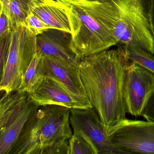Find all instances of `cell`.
<instances>
[{"label":"cell","instance_id":"obj_1","mask_svg":"<svg viewBox=\"0 0 154 154\" xmlns=\"http://www.w3.org/2000/svg\"><path fill=\"white\" fill-rule=\"evenodd\" d=\"M130 61L118 49L106 50L84 57L79 66L86 94L106 131L126 118L123 83Z\"/></svg>","mask_w":154,"mask_h":154},{"label":"cell","instance_id":"obj_17","mask_svg":"<svg viewBox=\"0 0 154 154\" xmlns=\"http://www.w3.org/2000/svg\"><path fill=\"white\" fill-rule=\"evenodd\" d=\"M131 61H134L146 68L154 74L153 54L145 51L142 49L134 47L118 48Z\"/></svg>","mask_w":154,"mask_h":154},{"label":"cell","instance_id":"obj_4","mask_svg":"<svg viewBox=\"0 0 154 154\" xmlns=\"http://www.w3.org/2000/svg\"><path fill=\"white\" fill-rule=\"evenodd\" d=\"M106 5L118 48L134 47L154 54L146 0H100Z\"/></svg>","mask_w":154,"mask_h":154},{"label":"cell","instance_id":"obj_23","mask_svg":"<svg viewBox=\"0 0 154 154\" xmlns=\"http://www.w3.org/2000/svg\"><path fill=\"white\" fill-rule=\"evenodd\" d=\"M151 32L154 39V0H146Z\"/></svg>","mask_w":154,"mask_h":154},{"label":"cell","instance_id":"obj_11","mask_svg":"<svg viewBox=\"0 0 154 154\" xmlns=\"http://www.w3.org/2000/svg\"><path fill=\"white\" fill-rule=\"evenodd\" d=\"M39 106L25 93L0 134V154H11L27 122Z\"/></svg>","mask_w":154,"mask_h":154},{"label":"cell","instance_id":"obj_16","mask_svg":"<svg viewBox=\"0 0 154 154\" xmlns=\"http://www.w3.org/2000/svg\"><path fill=\"white\" fill-rule=\"evenodd\" d=\"M25 93L16 91L5 93L0 97V134Z\"/></svg>","mask_w":154,"mask_h":154},{"label":"cell","instance_id":"obj_19","mask_svg":"<svg viewBox=\"0 0 154 154\" xmlns=\"http://www.w3.org/2000/svg\"><path fill=\"white\" fill-rule=\"evenodd\" d=\"M11 37V31L8 32L0 37V83L4 72Z\"/></svg>","mask_w":154,"mask_h":154},{"label":"cell","instance_id":"obj_10","mask_svg":"<svg viewBox=\"0 0 154 154\" xmlns=\"http://www.w3.org/2000/svg\"><path fill=\"white\" fill-rule=\"evenodd\" d=\"M71 33L56 29H49L36 36L38 53L59 59L79 68L83 58L72 49Z\"/></svg>","mask_w":154,"mask_h":154},{"label":"cell","instance_id":"obj_15","mask_svg":"<svg viewBox=\"0 0 154 154\" xmlns=\"http://www.w3.org/2000/svg\"><path fill=\"white\" fill-rule=\"evenodd\" d=\"M44 77L41 55L37 52L23 75L17 91L29 94L38 86Z\"/></svg>","mask_w":154,"mask_h":154},{"label":"cell","instance_id":"obj_2","mask_svg":"<svg viewBox=\"0 0 154 154\" xmlns=\"http://www.w3.org/2000/svg\"><path fill=\"white\" fill-rule=\"evenodd\" d=\"M66 9L71 47L84 58L117 44L106 5L100 0H57Z\"/></svg>","mask_w":154,"mask_h":154},{"label":"cell","instance_id":"obj_20","mask_svg":"<svg viewBox=\"0 0 154 154\" xmlns=\"http://www.w3.org/2000/svg\"><path fill=\"white\" fill-rule=\"evenodd\" d=\"M24 25L32 33L36 36L41 34L48 29H51L31 12L26 18Z\"/></svg>","mask_w":154,"mask_h":154},{"label":"cell","instance_id":"obj_21","mask_svg":"<svg viewBox=\"0 0 154 154\" xmlns=\"http://www.w3.org/2000/svg\"><path fill=\"white\" fill-rule=\"evenodd\" d=\"M141 115L147 121L154 123V91L146 102Z\"/></svg>","mask_w":154,"mask_h":154},{"label":"cell","instance_id":"obj_24","mask_svg":"<svg viewBox=\"0 0 154 154\" xmlns=\"http://www.w3.org/2000/svg\"><path fill=\"white\" fill-rule=\"evenodd\" d=\"M2 2L0 1V14H1V11H2Z\"/></svg>","mask_w":154,"mask_h":154},{"label":"cell","instance_id":"obj_9","mask_svg":"<svg viewBox=\"0 0 154 154\" xmlns=\"http://www.w3.org/2000/svg\"><path fill=\"white\" fill-rule=\"evenodd\" d=\"M40 54L43 76L52 78L62 86L70 96L76 108L92 107L82 81L79 68L59 59Z\"/></svg>","mask_w":154,"mask_h":154},{"label":"cell","instance_id":"obj_5","mask_svg":"<svg viewBox=\"0 0 154 154\" xmlns=\"http://www.w3.org/2000/svg\"><path fill=\"white\" fill-rule=\"evenodd\" d=\"M36 36L23 24L12 31L11 45L0 83V91L10 93L19 88L23 75L37 52Z\"/></svg>","mask_w":154,"mask_h":154},{"label":"cell","instance_id":"obj_12","mask_svg":"<svg viewBox=\"0 0 154 154\" xmlns=\"http://www.w3.org/2000/svg\"><path fill=\"white\" fill-rule=\"evenodd\" d=\"M28 97L40 107L46 105H60L69 108H76L68 92L52 78L45 77Z\"/></svg>","mask_w":154,"mask_h":154},{"label":"cell","instance_id":"obj_14","mask_svg":"<svg viewBox=\"0 0 154 154\" xmlns=\"http://www.w3.org/2000/svg\"><path fill=\"white\" fill-rule=\"evenodd\" d=\"M35 0H0L2 9L9 16L11 30L25 24L26 18L31 13L32 5Z\"/></svg>","mask_w":154,"mask_h":154},{"label":"cell","instance_id":"obj_7","mask_svg":"<svg viewBox=\"0 0 154 154\" xmlns=\"http://www.w3.org/2000/svg\"><path fill=\"white\" fill-rule=\"evenodd\" d=\"M154 91V74L130 61L125 70L123 92L127 113L141 116L146 102Z\"/></svg>","mask_w":154,"mask_h":154},{"label":"cell","instance_id":"obj_22","mask_svg":"<svg viewBox=\"0 0 154 154\" xmlns=\"http://www.w3.org/2000/svg\"><path fill=\"white\" fill-rule=\"evenodd\" d=\"M9 31H11L10 19L7 14L2 9L0 14V37Z\"/></svg>","mask_w":154,"mask_h":154},{"label":"cell","instance_id":"obj_13","mask_svg":"<svg viewBox=\"0 0 154 154\" xmlns=\"http://www.w3.org/2000/svg\"><path fill=\"white\" fill-rule=\"evenodd\" d=\"M31 12L51 29L71 33L67 13L64 6L57 0H35Z\"/></svg>","mask_w":154,"mask_h":154},{"label":"cell","instance_id":"obj_18","mask_svg":"<svg viewBox=\"0 0 154 154\" xmlns=\"http://www.w3.org/2000/svg\"><path fill=\"white\" fill-rule=\"evenodd\" d=\"M69 144V154H98L89 140L80 133H74Z\"/></svg>","mask_w":154,"mask_h":154},{"label":"cell","instance_id":"obj_3","mask_svg":"<svg viewBox=\"0 0 154 154\" xmlns=\"http://www.w3.org/2000/svg\"><path fill=\"white\" fill-rule=\"evenodd\" d=\"M41 107L26 123L11 154H69L70 108Z\"/></svg>","mask_w":154,"mask_h":154},{"label":"cell","instance_id":"obj_8","mask_svg":"<svg viewBox=\"0 0 154 154\" xmlns=\"http://www.w3.org/2000/svg\"><path fill=\"white\" fill-rule=\"evenodd\" d=\"M69 122L74 133H80L87 137L98 154H127L110 142L106 129L93 107L70 108Z\"/></svg>","mask_w":154,"mask_h":154},{"label":"cell","instance_id":"obj_6","mask_svg":"<svg viewBox=\"0 0 154 154\" xmlns=\"http://www.w3.org/2000/svg\"><path fill=\"white\" fill-rule=\"evenodd\" d=\"M110 142L127 154H154V123L122 120L107 131Z\"/></svg>","mask_w":154,"mask_h":154}]
</instances>
